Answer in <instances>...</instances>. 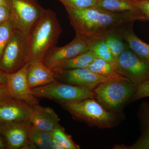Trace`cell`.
<instances>
[{
    "mask_svg": "<svg viewBox=\"0 0 149 149\" xmlns=\"http://www.w3.org/2000/svg\"><path fill=\"white\" fill-rule=\"evenodd\" d=\"M8 4L7 0H0V5Z\"/></svg>",
    "mask_w": 149,
    "mask_h": 149,
    "instance_id": "836d02e7",
    "label": "cell"
},
{
    "mask_svg": "<svg viewBox=\"0 0 149 149\" xmlns=\"http://www.w3.org/2000/svg\"><path fill=\"white\" fill-rule=\"evenodd\" d=\"M97 58H98L97 57L93 52L89 50L84 53L61 63L51 70L52 71H56L88 68Z\"/></svg>",
    "mask_w": 149,
    "mask_h": 149,
    "instance_id": "e0dca14e",
    "label": "cell"
},
{
    "mask_svg": "<svg viewBox=\"0 0 149 149\" xmlns=\"http://www.w3.org/2000/svg\"><path fill=\"white\" fill-rule=\"evenodd\" d=\"M15 29L10 19L0 24V58L6 45Z\"/></svg>",
    "mask_w": 149,
    "mask_h": 149,
    "instance_id": "d4e9b609",
    "label": "cell"
},
{
    "mask_svg": "<svg viewBox=\"0 0 149 149\" xmlns=\"http://www.w3.org/2000/svg\"><path fill=\"white\" fill-rule=\"evenodd\" d=\"M138 1H149V0H138Z\"/></svg>",
    "mask_w": 149,
    "mask_h": 149,
    "instance_id": "e575fe53",
    "label": "cell"
},
{
    "mask_svg": "<svg viewBox=\"0 0 149 149\" xmlns=\"http://www.w3.org/2000/svg\"><path fill=\"white\" fill-rule=\"evenodd\" d=\"M29 121L31 125L39 130L52 132L59 124L60 119L53 109L41 106L33 107Z\"/></svg>",
    "mask_w": 149,
    "mask_h": 149,
    "instance_id": "5bb4252c",
    "label": "cell"
},
{
    "mask_svg": "<svg viewBox=\"0 0 149 149\" xmlns=\"http://www.w3.org/2000/svg\"><path fill=\"white\" fill-rule=\"evenodd\" d=\"M89 50L93 52L99 58L103 59L114 65L115 59L104 39L95 40L90 43Z\"/></svg>",
    "mask_w": 149,
    "mask_h": 149,
    "instance_id": "7402d4cb",
    "label": "cell"
},
{
    "mask_svg": "<svg viewBox=\"0 0 149 149\" xmlns=\"http://www.w3.org/2000/svg\"><path fill=\"white\" fill-rule=\"evenodd\" d=\"M53 138L61 144L65 149H79L80 147L72 141L71 136L65 133L64 128L59 124L52 132Z\"/></svg>",
    "mask_w": 149,
    "mask_h": 149,
    "instance_id": "603a6c76",
    "label": "cell"
},
{
    "mask_svg": "<svg viewBox=\"0 0 149 149\" xmlns=\"http://www.w3.org/2000/svg\"><path fill=\"white\" fill-rule=\"evenodd\" d=\"M137 86L125 79H112L99 84L93 90L95 99L108 110L117 113L131 102Z\"/></svg>",
    "mask_w": 149,
    "mask_h": 149,
    "instance_id": "277c9868",
    "label": "cell"
},
{
    "mask_svg": "<svg viewBox=\"0 0 149 149\" xmlns=\"http://www.w3.org/2000/svg\"><path fill=\"white\" fill-rule=\"evenodd\" d=\"M10 10V19L16 30L27 37L45 9L37 0H7Z\"/></svg>",
    "mask_w": 149,
    "mask_h": 149,
    "instance_id": "ba28073f",
    "label": "cell"
},
{
    "mask_svg": "<svg viewBox=\"0 0 149 149\" xmlns=\"http://www.w3.org/2000/svg\"><path fill=\"white\" fill-rule=\"evenodd\" d=\"M10 10L8 5H0V24L9 19Z\"/></svg>",
    "mask_w": 149,
    "mask_h": 149,
    "instance_id": "f1b7e54d",
    "label": "cell"
},
{
    "mask_svg": "<svg viewBox=\"0 0 149 149\" xmlns=\"http://www.w3.org/2000/svg\"><path fill=\"white\" fill-rule=\"evenodd\" d=\"M30 141L36 149H49L53 139L52 132L39 130L31 125L29 133Z\"/></svg>",
    "mask_w": 149,
    "mask_h": 149,
    "instance_id": "44dd1931",
    "label": "cell"
},
{
    "mask_svg": "<svg viewBox=\"0 0 149 149\" xmlns=\"http://www.w3.org/2000/svg\"><path fill=\"white\" fill-rule=\"evenodd\" d=\"M6 149L5 143L2 136L0 135V149Z\"/></svg>",
    "mask_w": 149,
    "mask_h": 149,
    "instance_id": "d6a6232c",
    "label": "cell"
},
{
    "mask_svg": "<svg viewBox=\"0 0 149 149\" xmlns=\"http://www.w3.org/2000/svg\"><path fill=\"white\" fill-rule=\"evenodd\" d=\"M65 8L84 9L97 8V0H59Z\"/></svg>",
    "mask_w": 149,
    "mask_h": 149,
    "instance_id": "484cf974",
    "label": "cell"
},
{
    "mask_svg": "<svg viewBox=\"0 0 149 149\" xmlns=\"http://www.w3.org/2000/svg\"><path fill=\"white\" fill-rule=\"evenodd\" d=\"M62 29L56 15L45 9L32 27L28 36L29 63L42 62L47 51L55 46Z\"/></svg>",
    "mask_w": 149,
    "mask_h": 149,
    "instance_id": "7a4b0ae2",
    "label": "cell"
},
{
    "mask_svg": "<svg viewBox=\"0 0 149 149\" xmlns=\"http://www.w3.org/2000/svg\"><path fill=\"white\" fill-rule=\"evenodd\" d=\"M65 8L75 35L90 43L104 39L116 28L123 24L137 20H148L143 13H113L98 8Z\"/></svg>",
    "mask_w": 149,
    "mask_h": 149,
    "instance_id": "6da1fadb",
    "label": "cell"
},
{
    "mask_svg": "<svg viewBox=\"0 0 149 149\" xmlns=\"http://www.w3.org/2000/svg\"><path fill=\"white\" fill-rule=\"evenodd\" d=\"M7 73L0 69V85H7Z\"/></svg>",
    "mask_w": 149,
    "mask_h": 149,
    "instance_id": "1f68e13d",
    "label": "cell"
},
{
    "mask_svg": "<svg viewBox=\"0 0 149 149\" xmlns=\"http://www.w3.org/2000/svg\"><path fill=\"white\" fill-rule=\"evenodd\" d=\"M10 97L7 85H0V101Z\"/></svg>",
    "mask_w": 149,
    "mask_h": 149,
    "instance_id": "f546056e",
    "label": "cell"
},
{
    "mask_svg": "<svg viewBox=\"0 0 149 149\" xmlns=\"http://www.w3.org/2000/svg\"><path fill=\"white\" fill-rule=\"evenodd\" d=\"M104 39L115 59L125 51L126 46L122 40L113 32L107 35Z\"/></svg>",
    "mask_w": 149,
    "mask_h": 149,
    "instance_id": "cb8c5ba5",
    "label": "cell"
},
{
    "mask_svg": "<svg viewBox=\"0 0 149 149\" xmlns=\"http://www.w3.org/2000/svg\"><path fill=\"white\" fill-rule=\"evenodd\" d=\"M27 79L31 89L55 81L54 72L42 62L29 63Z\"/></svg>",
    "mask_w": 149,
    "mask_h": 149,
    "instance_id": "2e32d148",
    "label": "cell"
},
{
    "mask_svg": "<svg viewBox=\"0 0 149 149\" xmlns=\"http://www.w3.org/2000/svg\"><path fill=\"white\" fill-rule=\"evenodd\" d=\"M149 97V80L137 86L136 91L131 102Z\"/></svg>",
    "mask_w": 149,
    "mask_h": 149,
    "instance_id": "4316f807",
    "label": "cell"
},
{
    "mask_svg": "<svg viewBox=\"0 0 149 149\" xmlns=\"http://www.w3.org/2000/svg\"><path fill=\"white\" fill-rule=\"evenodd\" d=\"M136 6L141 12L145 15L149 21V1L128 0Z\"/></svg>",
    "mask_w": 149,
    "mask_h": 149,
    "instance_id": "83f0119b",
    "label": "cell"
},
{
    "mask_svg": "<svg viewBox=\"0 0 149 149\" xmlns=\"http://www.w3.org/2000/svg\"><path fill=\"white\" fill-rule=\"evenodd\" d=\"M29 65L28 62L18 71L7 73V85L10 97L22 101L33 107L39 104L27 81Z\"/></svg>",
    "mask_w": 149,
    "mask_h": 149,
    "instance_id": "7c38bea8",
    "label": "cell"
},
{
    "mask_svg": "<svg viewBox=\"0 0 149 149\" xmlns=\"http://www.w3.org/2000/svg\"><path fill=\"white\" fill-rule=\"evenodd\" d=\"M88 68L93 72L102 77L127 80L120 76L116 71L112 65L99 58H97L88 67Z\"/></svg>",
    "mask_w": 149,
    "mask_h": 149,
    "instance_id": "ffe728a7",
    "label": "cell"
},
{
    "mask_svg": "<svg viewBox=\"0 0 149 149\" xmlns=\"http://www.w3.org/2000/svg\"><path fill=\"white\" fill-rule=\"evenodd\" d=\"M31 123L20 121L0 125V135L8 149H36L30 141Z\"/></svg>",
    "mask_w": 149,
    "mask_h": 149,
    "instance_id": "8fae6325",
    "label": "cell"
},
{
    "mask_svg": "<svg viewBox=\"0 0 149 149\" xmlns=\"http://www.w3.org/2000/svg\"><path fill=\"white\" fill-rule=\"evenodd\" d=\"M60 105L74 120L85 123L91 127L110 128L120 123L118 114L108 110L95 98Z\"/></svg>",
    "mask_w": 149,
    "mask_h": 149,
    "instance_id": "3957f363",
    "label": "cell"
},
{
    "mask_svg": "<svg viewBox=\"0 0 149 149\" xmlns=\"http://www.w3.org/2000/svg\"><path fill=\"white\" fill-rule=\"evenodd\" d=\"M28 38L15 29L0 58V69L6 73L18 71L29 62Z\"/></svg>",
    "mask_w": 149,
    "mask_h": 149,
    "instance_id": "5b68a950",
    "label": "cell"
},
{
    "mask_svg": "<svg viewBox=\"0 0 149 149\" xmlns=\"http://www.w3.org/2000/svg\"><path fill=\"white\" fill-rule=\"evenodd\" d=\"M97 8L113 13H142L128 0H97Z\"/></svg>",
    "mask_w": 149,
    "mask_h": 149,
    "instance_id": "ac0fdd59",
    "label": "cell"
},
{
    "mask_svg": "<svg viewBox=\"0 0 149 149\" xmlns=\"http://www.w3.org/2000/svg\"><path fill=\"white\" fill-rule=\"evenodd\" d=\"M32 90L36 97L50 99L59 104L76 102L88 99H95L93 91L56 80L47 85L32 88Z\"/></svg>",
    "mask_w": 149,
    "mask_h": 149,
    "instance_id": "8992f818",
    "label": "cell"
},
{
    "mask_svg": "<svg viewBox=\"0 0 149 149\" xmlns=\"http://www.w3.org/2000/svg\"><path fill=\"white\" fill-rule=\"evenodd\" d=\"M113 67L120 76L137 87L149 80V63L128 47L115 60Z\"/></svg>",
    "mask_w": 149,
    "mask_h": 149,
    "instance_id": "52a82bcc",
    "label": "cell"
},
{
    "mask_svg": "<svg viewBox=\"0 0 149 149\" xmlns=\"http://www.w3.org/2000/svg\"><path fill=\"white\" fill-rule=\"evenodd\" d=\"M123 37L130 49L141 58L149 63V44L139 38L131 29L125 31Z\"/></svg>",
    "mask_w": 149,
    "mask_h": 149,
    "instance_id": "d6986e66",
    "label": "cell"
},
{
    "mask_svg": "<svg viewBox=\"0 0 149 149\" xmlns=\"http://www.w3.org/2000/svg\"><path fill=\"white\" fill-rule=\"evenodd\" d=\"M49 149H65V148L59 142L53 138L50 145Z\"/></svg>",
    "mask_w": 149,
    "mask_h": 149,
    "instance_id": "4dcf8cb0",
    "label": "cell"
},
{
    "mask_svg": "<svg viewBox=\"0 0 149 149\" xmlns=\"http://www.w3.org/2000/svg\"><path fill=\"white\" fill-rule=\"evenodd\" d=\"M141 135L130 146L116 145V149H149V102H143L139 106L138 113Z\"/></svg>",
    "mask_w": 149,
    "mask_h": 149,
    "instance_id": "9a60e30c",
    "label": "cell"
},
{
    "mask_svg": "<svg viewBox=\"0 0 149 149\" xmlns=\"http://www.w3.org/2000/svg\"><path fill=\"white\" fill-rule=\"evenodd\" d=\"M90 42L75 35L74 39L62 47L54 46L45 54L42 63L52 69L61 63L84 53L89 50Z\"/></svg>",
    "mask_w": 149,
    "mask_h": 149,
    "instance_id": "30bf717a",
    "label": "cell"
},
{
    "mask_svg": "<svg viewBox=\"0 0 149 149\" xmlns=\"http://www.w3.org/2000/svg\"><path fill=\"white\" fill-rule=\"evenodd\" d=\"M56 80L93 91L99 84L114 79L102 77L88 68L53 71Z\"/></svg>",
    "mask_w": 149,
    "mask_h": 149,
    "instance_id": "9c48e42d",
    "label": "cell"
},
{
    "mask_svg": "<svg viewBox=\"0 0 149 149\" xmlns=\"http://www.w3.org/2000/svg\"><path fill=\"white\" fill-rule=\"evenodd\" d=\"M33 108L25 102L11 97L0 101V125L29 121Z\"/></svg>",
    "mask_w": 149,
    "mask_h": 149,
    "instance_id": "4fadbf2b",
    "label": "cell"
}]
</instances>
